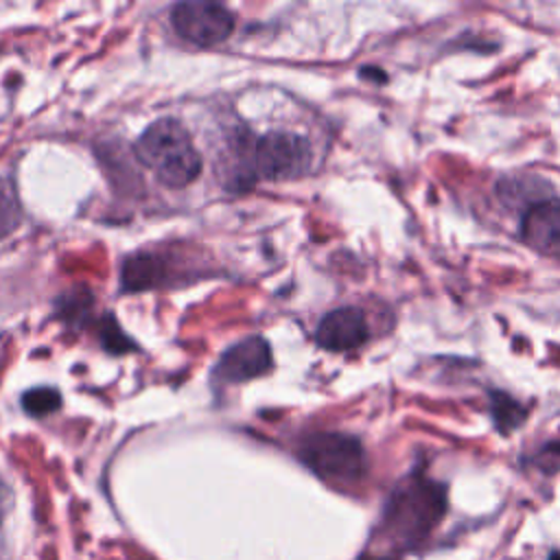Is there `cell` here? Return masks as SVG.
Masks as SVG:
<instances>
[{
  "label": "cell",
  "mask_w": 560,
  "mask_h": 560,
  "mask_svg": "<svg viewBox=\"0 0 560 560\" xmlns=\"http://www.w3.org/2000/svg\"><path fill=\"white\" fill-rule=\"evenodd\" d=\"M271 368V348L262 337H247L232 346L217 365L221 381L243 383L262 376Z\"/></svg>",
  "instance_id": "cell-8"
},
{
  "label": "cell",
  "mask_w": 560,
  "mask_h": 560,
  "mask_svg": "<svg viewBox=\"0 0 560 560\" xmlns=\"http://www.w3.org/2000/svg\"><path fill=\"white\" fill-rule=\"evenodd\" d=\"M370 337L365 315L357 306H341L324 315L315 330V341L330 352H348L361 348Z\"/></svg>",
  "instance_id": "cell-6"
},
{
  "label": "cell",
  "mask_w": 560,
  "mask_h": 560,
  "mask_svg": "<svg viewBox=\"0 0 560 560\" xmlns=\"http://www.w3.org/2000/svg\"><path fill=\"white\" fill-rule=\"evenodd\" d=\"M521 238L534 252L560 260V199L549 197L523 212Z\"/></svg>",
  "instance_id": "cell-7"
},
{
  "label": "cell",
  "mask_w": 560,
  "mask_h": 560,
  "mask_svg": "<svg viewBox=\"0 0 560 560\" xmlns=\"http://www.w3.org/2000/svg\"><path fill=\"white\" fill-rule=\"evenodd\" d=\"M22 221L20 199L13 188V184L4 177H0V238L11 234Z\"/></svg>",
  "instance_id": "cell-12"
},
{
  "label": "cell",
  "mask_w": 560,
  "mask_h": 560,
  "mask_svg": "<svg viewBox=\"0 0 560 560\" xmlns=\"http://www.w3.org/2000/svg\"><path fill=\"white\" fill-rule=\"evenodd\" d=\"M171 20L175 31L197 46H214L234 28V15L223 4L206 0L175 4Z\"/></svg>",
  "instance_id": "cell-5"
},
{
  "label": "cell",
  "mask_w": 560,
  "mask_h": 560,
  "mask_svg": "<svg viewBox=\"0 0 560 560\" xmlns=\"http://www.w3.org/2000/svg\"><path fill=\"white\" fill-rule=\"evenodd\" d=\"M105 335L109 337V339L105 341V346H107L112 352H122V348H129V346H131V343H129V339L118 330L116 322H107V330H105Z\"/></svg>",
  "instance_id": "cell-14"
},
{
  "label": "cell",
  "mask_w": 560,
  "mask_h": 560,
  "mask_svg": "<svg viewBox=\"0 0 560 560\" xmlns=\"http://www.w3.org/2000/svg\"><path fill=\"white\" fill-rule=\"evenodd\" d=\"M446 512V488L424 475L402 479L383 510L385 532L402 545H416L431 534Z\"/></svg>",
  "instance_id": "cell-1"
},
{
  "label": "cell",
  "mask_w": 560,
  "mask_h": 560,
  "mask_svg": "<svg viewBox=\"0 0 560 560\" xmlns=\"http://www.w3.org/2000/svg\"><path fill=\"white\" fill-rule=\"evenodd\" d=\"M490 413L497 431L503 435L516 431L527 418V409L516 398L499 389L490 392Z\"/></svg>",
  "instance_id": "cell-11"
},
{
  "label": "cell",
  "mask_w": 560,
  "mask_h": 560,
  "mask_svg": "<svg viewBox=\"0 0 560 560\" xmlns=\"http://www.w3.org/2000/svg\"><path fill=\"white\" fill-rule=\"evenodd\" d=\"M497 195L499 199L510 206V208H532L534 203L553 197L551 186L547 179L525 175V177H503L497 184Z\"/></svg>",
  "instance_id": "cell-9"
},
{
  "label": "cell",
  "mask_w": 560,
  "mask_h": 560,
  "mask_svg": "<svg viewBox=\"0 0 560 560\" xmlns=\"http://www.w3.org/2000/svg\"><path fill=\"white\" fill-rule=\"evenodd\" d=\"M298 455L311 472L330 483H354L365 475L363 444L346 433H313Z\"/></svg>",
  "instance_id": "cell-3"
},
{
  "label": "cell",
  "mask_w": 560,
  "mask_h": 560,
  "mask_svg": "<svg viewBox=\"0 0 560 560\" xmlns=\"http://www.w3.org/2000/svg\"><path fill=\"white\" fill-rule=\"evenodd\" d=\"M361 560H389V558H370V556H363Z\"/></svg>",
  "instance_id": "cell-16"
},
{
  "label": "cell",
  "mask_w": 560,
  "mask_h": 560,
  "mask_svg": "<svg viewBox=\"0 0 560 560\" xmlns=\"http://www.w3.org/2000/svg\"><path fill=\"white\" fill-rule=\"evenodd\" d=\"M162 280V260L153 254H136L122 267V287L127 291H144Z\"/></svg>",
  "instance_id": "cell-10"
},
{
  "label": "cell",
  "mask_w": 560,
  "mask_h": 560,
  "mask_svg": "<svg viewBox=\"0 0 560 560\" xmlns=\"http://www.w3.org/2000/svg\"><path fill=\"white\" fill-rule=\"evenodd\" d=\"M311 166L308 142L289 131H271L260 136L247 149V171L254 179H291Z\"/></svg>",
  "instance_id": "cell-4"
},
{
  "label": "cell",
  "mask_w": 560,
  "mask_h": 560,
  "mask_svg": "<svg viewBox=\"0 0 560 560\" xmlns=\"http://www.w3.org/2000/svg\"><path fill=\"white\" fill-rule=\"evenodd\" d=\"M549 560H560V553H558V551H553V553L549 556Z\"/></svg>",
  "instance_id": "cell-15"
},
{
  "label": "cell",
  "mask_w": 560,
  "mask_h": 560,
  "mask_svg": "<svg viewBox=\"0 0 560 560\" xmlns=\"http://www.w3.org/2000/svg\"><path fill=\"white\" fill-rule=\"evenodd\" d=\"M24 409L31 413V416H46V413H52L55 409H59L61 405V398L55 389L50 387H35L31 392L24 394Z\"/></svg>",
  "instance_id": "cell-13"
},
{
  "label": "cell",
  "mask_w": 560,
  "mask_h": 560,
  "mask_svg": "<svg viewBox=\"0 0 560 560\" xmlns=\"http://www.w3.org/2000/svg\"><path fill=\"white\" fill-rule=\"evenodd\" d=\"M138 160L168 188H184L197 179L201 155L188 131L173 118H160L142 131L133 147Z\"/></svg>",
  "instance_id": "cell-2"
}]
</instances>
